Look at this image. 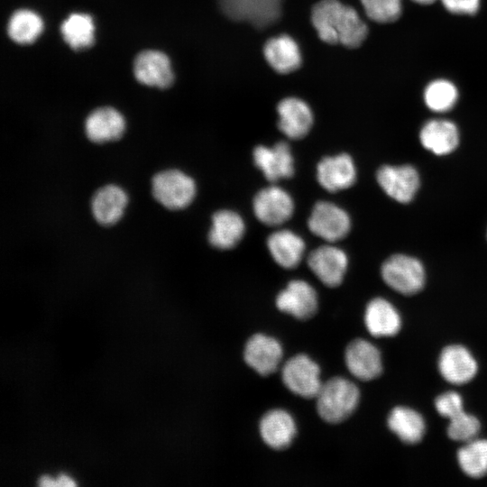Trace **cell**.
<instances>
[{
    "mask_svg": "<svg viewBox=\"0 0 487 487\" xmlns=\"http://www.w3.org/2000/svg\"><path fill=\"white\" fill-rule=\"evenodd\" d=\"M413 2H415L416 4H419V5H431L433 3H435L436 0H411Z\"/></svg>",
    "mask_w": 487,
    "mask_h": 487,
    "instance_id": "cell-38",
    "label": "cell"
},
{
    "mask_svg": "<svg viewBox=\"0 0 487 487\" xmlns=\"http://www.w3.org/2000/svg\"><path fill=\"white\" fill-rule=\"evenodd\" d=\"M133 72L139 83L148 87L168 88L174 80L169 57L158 50L140 51L133 60Z\"/></svg>",
    "mask_w": 487,
    "mask_h": 487,
    "instance_id": "cell-9",
    "label": "cell"
},
{
    "mask_svg": "<svg viewBox=\"0 0 487 487\" xmlns=\"http://www.w3.org/2000/svg\"><path fill=\"white\" fill-rule=\"evenodd\" d=\"M437 365L441 376L455 385L469 382L478 372L474 356L461 345L446 346L439 355Z\"/></svg>",
    "mask_w": 487,
    "mask_h": 487,
    "instance_id": "cell-12",
    "label": "cell"
},
{
    "mask_svg": "<svg viewBox=\"0 0 487 487\" xmlns=\"http://www.w3.org/2000/svg\"><path fill=\"white\" fill-rule=\"evenodd\" d=\"M381 277L389 287L403 295L418 293L426 280L422 263L405 254H395L388 258L381 266Z\"/></svg>",
    "mask_w": 487,
    "mask_h": 487,
    "instance_id": "cell-4",
    "label": "cell"
},
{
    "mask_svg": "<svg viewBox=\"0 0 487 487\" xmlns=\"http://www.w3.org/2000/svg\"><path fill=\"white\" fill-rule=\"evenodd\" d=\"M284 385L302 398H316L321 386L320 369L308 356L298 354L289 359L281 370Z\"/></svg>",
    "mask_w": 487,
    "mask_h": 487,
    "instance_id": "cell-5",
    "label": "cell"
},
{
    "mask_svg": "<svg viewBox=\"0 0 487 487\" xmlns=\"http://www.w3.org/2000/svg\"><path fill=\"white\" fill-rule=\"evenodd\" d=\"M257 219L266 225L276 226L287 222L294 212V202L290 195L278 186L261 189L253 202Z\"/></svg>",
    "mask_w": 487,
    "mask_h": 487,
    "instance_id": "cell-8",
    "label": "cell"
},
{
    "mask_svg": "<svg viewBox=\"0 0 487 487\" xmlns=\"http://www.w3.org/2000/svg\"><path fill=\"white\" fill-rule=\"evenodd\" d=\"M308 265L323 284L336 287L344 280L348 259L343 250L326 244L316 248L309 253Z\"/></svg>",
    "mask_w": 487,
    "mask_h": 487,
    "instance_id": "cell-11",
    "label": "cell"
},
{
    "mask_svg": "<svg viewBox=\"0 0 487 487\" xmlns=\"http://www.w3.org/2000/svg\"><path fill=\"white\" fill-rule=\"evenodd\" d=\"M267 246L276 263L285 269L297 267L306 249L304 240L287 229L277 230L271 234L267 239Z\"/></svg>",
    "mask_w": 487,
    "mask_h": 487,
    "instance_id": "cell-25",
    "label": "cell"
},
{
    "mask_svg": "<svg viewBox=\"0 0 487 487\" xmlns=\"http://www.w3.org/2000/svg\"><path fill=\"white\" fill-rule=\"evenodd\" d=\"M389 428L406 444L418 443L425 436L426 422L417 410L404 406L392 409L388 416Z\"/></svg>",
    "mask_w": 487,
    "mask_h": 487,
    "instance_id": "cell-27",
    "label": "cell"
},
{
    "mask_svg": "<svg viewBox=\"0 0 487 487\" xmlns=\"http://www.w3.org/2000/svg\"><path fill=\"white\" fill-rule=\"evenodd\" d=\"M296 425L293 418L283 409L267 412L260 422V434L264 443L277 450L288 447L295 435Z\"/></svg>",
    "mask_w": 487,
    "mask_h": 487,
    "instance_id": "cell-24",
    "label": "cell"
},
{
    "mask_svg": "<svg viewBox=\"0 0 487 487\" xmlns=\"http://www.w3.org/2000/svg\"><path fill=\"white\" fill-rule=\"evenodd\" d=\"M194 179L177 169L163 170L152 179L154 199L169 210H181L188 207L196 197Z\"/></svg>",
    "mask_w": 487,
    "mask_h": 487,
    "instance_id": "cell-3",
    "label": "cell"
},
{
    "mask_svg": "<svg viewBox=\"0 0 487 487\" xmlns=\"http://www.w3.org/2000/svg\"><path fill=\"white\" fill-rule=\"evenodd\" d=\"M39 484L41 486H59L57 479H53L48 475H42L39 479Z\"/></svg>",
    "mask_w": 487,
    "mask_h": 487,
    "instance_id": "cell-37",
    "label": "cell"
},
{
    "mask_svg": "<svg viewBox=\"0 0 487 487\" xmlns=\"http://www.w3.org/2000/svg\"><path fill=\"white\" fill-rule=\"evenodd\" d=\"M60 31L63 41L73 51H83L94 44L95 24L88 14H70L61 23Z\"/></svg>",
    "mask_w": 487,
    "mask_h": 487,
    "instance_id": "cell-28",
    "label": "cell"
},
{
    "mask_svg": "<svg viewBox=\"0 0 487 487\" xmlns=\"http://www.w3.org/2000/svg\"><path fill=\"white\" fill-rule=\"evenodd\" d=\"M457 462L462 471L472 478L487 474V439L474 438L457 451Z\"/></svg>",
    "mask_w": 487,
    "mask_h": 487,
    "instance_id": "cell-30",
    "label": "cell"
},
{
    "mask_svg": "<svg viewBox=\"0 0 487 487\" xmlns=\"http://www.w3.org/2000/svg\"><path fill=\"white\" fill-rule=\"evenodd\" d=\"M444 7L454 14L472 15L477 13L480 0H440Z\"/></svg>",
    "mask_w": 487,
    "mask_h": 487,
    "instance_id": "cell-35",
    "label": "cell"
},
{
    "mask_svg": "<svg viewBox=\"0 0 487 487\" xmlns=\"http://www.w3.org/2000/svg\"><path fill=\"white\" fill-rule=\"evenodd\" d=\"M435 408L439 415L448 419L464 410L462 396L454 391L438 395L435 400Z\"/></svg>",
    "mask_w": 487,
    "mask_h": 487,
    "instance_id": "cell-34",
    "label": "cell"
},
{
    "mask_svg": "<svg viewBox=\"0 0 487 487\" xmlns=\"http://www.w3.org/2000/svg\"><path fill=\"white\" fill-rule=\"evenodd\" d=\"M282 0H219L224 14L237 22H248L262 29L280 16Z\"/></svg>",
    "mask_w": 487,
    "mask_h": 487,
    "instance_id": "cell-7",
    "label": "cell"
},
{
    "mask_svg": "<svg viewBox=\"0 0 487 487\" xmlns=\"http://www.w3.org/2000/svg\"><path fill=\"white\" fill-rule=\"evenodd\" d=\"M277 308L298 319H308L317 309V295L307 281L294 280L288 283L276 299Z\"/></svg>",
    "mask_w": 487,
    "mask_h": 487,
    "instance_id": "cell-15",
    "label": "cell"
},
{
    "mask_svg": "<svg viewBox=\"0 0 487 487\" xmlns=\"http://www.w3.org/2000/svg\"><path fill=\"white\" fill-rule=\"evenodd\" d=\"M253 161L266 179L276 182L294 174V160L288 143L277 142L272 147L259 145L253 150Z\"/></svg>",
    "mask_w": 487,
    "mask_h": 487,
    "instance_id": "cell-17",
    "label": "cell"
},
{
    "mask_svg": "<svg viewBox=\"0 0 487 487\" xmlns=\"http://www.w3.org/2000/svg\"><path fill=\"white\" fill-rule=\"evenodd\" d=\"M317 179L329 192L348 188L356 179L353 159L346 153L323 158L317 167Z\"/></svg>",
    "mask_w": 487,
    "mask_h": 487,
    "instance_id": "cell-19",
    "label": "cell"
},
{
    "mask_svg": "<svg viewBox=\"0 0 487 487\" xmlns=\"http://www.w3.org/2000/svg\"><path fill=\"white\" fill-rule=\"evenodd\" d=\"M263 54L269 65L280 74L290 73L301 64L299 46L288 35L270 39L264 45Z\"/></svg>",
    "mask_w": 487,
    "mask_h": 487,
    "instance_id": "cell-26",
    "label": "cell"
},
{
    "mask_svg": "<svg viewBox=\"0 0 487 487\" xmlns=\"http://www.w3.org/2000/svg\"><path fill=\"white\" fill-rule=\"evenodd\" d=\"M244 231L245 225L242 216L234 211L223 209L212 216L208 240L215 248L228 250L241 241Z\"/></svg>",
    "mask_w": 487,
    "mask_h": 487,
    "instance_id": "cell-23",
    "label": "cell"
},
{
    "mask_svg": "<svg viewBox=\"0 0 487 487\" xmlns=\"http://www.w3.org/2000/svg\"><path fill=\"white\" fill-rule=\"evenodd\" d=\"M279 129L289 139H301L309 132L313 115L309 106L301 99L288 97L277 107Z\"/></svg>",
    "mask_w": 487,
    "mask_h": 487,
    "instance_id": "cell-20",
    "label": "cell"
},
{
    "mask_svg": "<svg viewBox=\"0 0 487 487\" xmlns=\"http://www.w3.org/2000/svg\"><path fill=\"white\" fill-rule=\"evenodd\" d=\"M345 360L350 373L361 381L373 380L382 372L379 349L364 339H355L347 345Z\"/></svg>",
    "mask_w": 487,
    "mask_h": 487,
    "instance_id": "cell-16",
    "label": "cell"
},
{
    "mask_svg": "<svg viewBox=\"0 0 487 487\" xmlns=\"http://www.w3.org/2000/svg\"><path fill=\"white\" fill-rule=\"evenodd\" d=\"M423 98L425 105L431 111L436 113L447 112L457 102L458 89L453 82L447 79H435L425 87Z\"/></svg>",
    "mask_w": 487,
    "mask_h": 487,
    "instance_id": "cell-31",
    "label": "cell"
},
{
    "mask_svg": "<svg viewBox=\"0 0 487 487\" xmlns=\"http://www.w3.org/2000/svg\"><path fill=\"white\" fill-rule=\"evenodd\" d=\"M364 324L372 336H393L400 330L401 317L390 301L382 298H375L365 308Z\"/></svg>",
    "mask_w": 487,
    "mask_h": 487,
    "instance_id": "cell-21",
    "label": "cell"
},
{
    "mask_svg": "<svg viewBox=\"0 0 487 487\" xmlns=\"http://www.w3.org/2000/svg\"><path fill=\"white\" fill-rule=\"evenodd\" d=\"M480 429L479 419L464 410L449 419L447 435L455 441L466 443L476 438Z\"/></svg>",
    "mask_w": 487,
    "mask_h": 487,
    "instance_id": "cell-33",
    "label": "cell"
},
{
    "mask_svg": "<svg viewBox=\"0 0 487 487\" xmlns=\"http://www.w3.org/2000/svg\"><path fill=\"white\" fill-rule=\"evenodd\" d=\"M128 205V195L120 186L106 184L92 196L90 209L96 222L108 227L117 224Z\"/></svg>",
    "mask_w": 487,
    "mask_h": 487,
    "instance_id": "cell-13",
    "label": "cell"
},
{
    "mask_svg": "<svg viewBox=\"0 0 487 487\" xmlns=\"http://www.w3.org/2000/svg\"><path fill=\"white\" fill-rule=\"evenodd\" d=\"M366 15L380 23L397 21L402 13V0H361Z\"/></svg>",
    "mask_w": 487,
    "mask_h": 487,
    "instance_id": "cell-32",
    "label": "cell"
},
{
    "mask_svg": "<svg viewBox=\"0 0 487 487\" xmlns=\"http://www.w3.org/2000/svg\"><path fill=\"white\" fill-rule=\"evenodd\" d=\"M311 22L318 37L329 44L340 43L348 48L359 47L368 28L355 9L338 0H321L311 13Z\"/></svg>",
    "mask_w": 487,
    "mask_h": 487,
    "instance_id": "cell-1",
    "label": "cell"
},
{
    "mask_svg": "<svg viewBox=\"0 0 487 487\" xmlns=\"http://www.w3.org/2000/svg\"><path fill=\"white\" fill-rule=\"evenodd\" d=\"M43 27V21L36 12L22 8L14 11L10 16L7 34L17 44H31L41 34Z\"/></svg>",
    "mask_w": 487,
    "mask_h": 487,
    "instance_id": "cell-29",
    "label": "cell"
},
{
    "mask_svg": "<svg viewBox=\"0 0 487 487\" xmlns=\"http://www.w3.org/2000/svg\"><path fill=\"white\" fill-rule=\"evenodd\" d=\"M59 486H75L76 482L75 481L70 478L69 475L65 473L60 474V476L57 478Z\"/></svg>",
    "mask_w": 487,
    "mask_h": 487,
    "instance_id": "cell-36",
    "label": "cell"
},
{
    "mask_svg": "<svg viewBox=\"0 0 487 487\" xmlns=\"http://www.w3.org/2000/svg\"><path fill=\"white\" fill-rule=\"evenodd\" d=\"M376 179L383 191L400 203L411 201L419 188V175L408 164L382 166L378 170Z\"/></svg>",
    "mask_w": 487,
    "mask_h": 487,
    "instance_id": "cell-10",
    "label": "cell"
},
{
    "mask_svg": "<svg viewBox=\"0 0 487 487\" xmlns=\"http://www.w3.org/2000/svg\"><path fill=\"white\" fill-rule=\"evenodd\" d=\"M419 140L423 147L434 154L446 155L459 143V131L452 121L431 119L421 128Z\"/></svg>",
    "mask_w": 487,
    "mask_h": 487,
    "instance_id": "cell-22",
    "label": "cell"
},
{
    "mask_svg": "<svg viewBox=\"0 0 487 487\" xmlns=\"http://www.w3.org/2000/svg\"><path fill=\"white\" fill-rule=\"evenodd\" d=\"M317 410L328 423H340L356 409L360 391L351 381L335 377L322 384L317 397Z\"/></svg>",
    "mask_w": 487,
    "mask_h": 487,
    "instance_id": "cell-2",
    "label": "cell"
},
{
    "mask_svg": "<svg viewBox=\"0 0 487 487\" xmlns=\"http://www.w3.org/2000/svg\"><path fill=\"white\" fill-rule=\"evenodd\" d=\"M308 226L316 236L328 243L345 238L351 228V219L346 211L327 201L315 204L308 220Z\"/></svg>",
    "mask_w": 487,
    "mask_h": 487,
    "instance_id": "cell-6",
    "label": "cell"
},
{
    "mask_svg": "<svg viewBox=\"0 0 487 487\" xmlns=\"http://www.w3.org/2000/svg\"><path fill=\"white\" fill-rule=\"evenodd\" d=\"M244 357L251 368L267 376L278 369L282 358V348L275 338L257 334L247 341Z\"/></svg>",
    "mask_w": 487,
    "mask_h": 487,
    "instance_id": "cell-18",
    "label": "cell"
},
{
    "mask_svg": "<svg viewBox=\"0 0 487 487\" xmlns=\"http://www.w3.org/2000/svg\"><path fill=\"white\" fill-rule=\"evenodd\" d=\"M126 123L120 111L112 106H100L88 114L84 123L87 139L97 144L114 142L124 133Z\"/></svg>",
    "mask_w": 487,
    "mask_h": 487,
    "instance_id": "cell-14",
    "label": "cell"
}]
</instances>
